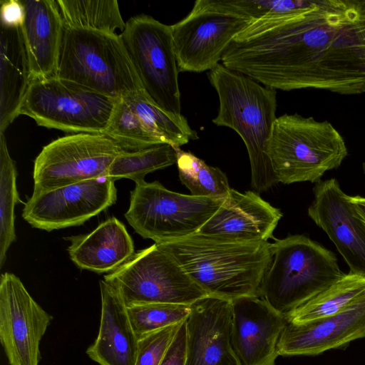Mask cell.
<instances>
[{"mask_svg":"<svg viewBox=\"0 0 365 365\" xmlns=\"http://www.w3.org/2000/svg\"><path fill=\"white\" fill-rule=\"evenodd\" d=\"M222 63L266 87L365 94V0H312L238 34Z\"/></svg>","mask_w":365,"mask_h":365,"instance_id":"obj_1","label":"cell"},{"mask_svg":"<svg viewBox=\"0 0 365 365\" xmlns=\"http://www.w3.org/2000/svg\"><path fill=\"white\" fill-rule=\"evenodd\" d=\"M156 244L208 295L230 300L258 296L272 262L267 241L235 240L197 232Z\"/></svg>","mask_w":365,"mask_h":365,"instance_id":"obj_2","label":"cell"},{"mask_svg":"<svg viewBox=\"0 0 365 365\" xmlns=\"http://www.w3.org/2000/svg\"><path fill=\"white\" fill-rule=\"evenodd\" d=\"M219 98L212 123L234 130L244 141L251 166V185L264 192L279 183L269 156L277 118L276 90L226 68L222 63L207 74Z\"/></svg>","mask_w":365,"mask_h":365,"instance_id":"obj_3","label":"cell"},{"mask_svg":"<svg viewBox=\"0 0 365 365\" xmlns=\"http://www.w3.org/2000/svg\"><path fill=\"white\" fill-rule=\"evenodd\" d=\"M270 250L258 297L286 317L344 274L333 252L304 235L275 240Z\"/></svg>","mask_w":365,"mask_h":365,"instance_id":"obj_4","label":"cell"},{"mask_svg":"<svg viewBox=\"0 0 365 365\" xmlns=\"http://www.w3.org/2000/svg\"><path fill=\"white\" fill-rule=\"evenodd\" d=\"M348 155L345 140L327 120L299 114L277 117L269 141V156L279 182H318L338 168Z\"/></svg>","mask_w":365,"mask_h":365,"instance_id":"obj_5","label":"cell"},{"mask_svg":"<svg viewBox=\"0 0 365 365\" xmlns=\"http://www.w3.org/2000/svg\"><path fill=\"white\" fill-rule=\"evenodd\" d=\"M56 76L115 99L143 90L117 34L64 27Z\"/></svg>","mask_w":365,"mask_h":365,"instance_id":"obj_6","label":"cell"},{"mask_svg":"<svg viewBox=\"0 0 365 365\" xmlns=\"http://www.w3.org/2000/svg\"><path fill=\"white\" fill-rule=\"evenodd\" d=\"M224 200L181 194L144 180L131 191L125 217L135 232L159 243L197 233Z\"/></svg>","mask_w":365,"mask_h":365,"instance_id":"obj_7","label":"cell"},{"mask_svg":"<svg viewBox=\"0 0 365 365\" xmlns=\"http://www.w3.org/2000/svg\"><path fill=\"white\" fill-rule=\"evenodd\" d=\"M117 99L53 76L31 81L20 114L43 127L75 133H103Z\"/></svg>","mask_w":365,"mask_h":365,"instance_id":"obj_8","label":"cell"},{"mask_svg":"<svg viewBox=\"0 0 365 365\" xmlns=\"http://www.w3.org/2000/svg\"><path fill=\"white\" fill-rule=\"evenodd\" d=\"M252 21L230 0L195 1L188 15L171 25L179 72L212 70Z\"/></svg>","mask_w":365,"mask_h":365,"instance_id":"obj_9","label":"cell"},{"mask_svg":"<svg viewBox=\"0 0 365 365\" xmlns=\"http://www.w3.org/2000/svg\"><path fill=\"white\" fill-rule=\"evenodd\" d=\"M127 307L147 304L191 305L208 294L156 243L138 250L104 279Z\"/></svg>","mask_w":365,"mask_h":365,"instance_id":"obj_10","label":"cell"},{"mask_svg":"<svg viewBox=\"0 0 365 365\" xmlns=\"http://www.w3.org/2000/svg\"><path fill=\"white\" fill-rule=\"evenodd\" d=\"M120 37L145 95L162 110L181 115L179 70L171 26L141 14L128 20Z\"/></svg>","mask_w":365,"mask_h":365,"instance_id":"obj_11","label":"cell"},{"mask_svg":"<svg viewBox=\"0 0 365 365\" xmlns=\"http://www.w3.org/2000/svg\"><path fill=\"white\" fill-rule=\"evenodd\" d=\"M123 148L103 133H75L43 148L34 161V192L108 177V169Z\"/></svg>","mask_w":365,"mask_h":365,"instance_id":"obj_12","label":"cell"},{"mask_svg":"<svg viewBox=\"0 0 365 365\" xmlns=\"http://www.w3.org/2000/svg\"><path fill=\"white\" fill-rule=\"evenodd\" d=\"M116 198L114 180L91 179L33 192L24 205L22 217L32 227L48 232L79 226L110 207Z\"/></svg>","mask_w":365,"mask_h":365,"instance_id":"obj_13","label":"cell"},{"mask_svg":"<svg viewBox=\"0 0 365 365\" xmlns=\"http://www.w3.org/2000/svg\"><path fill=\"white\" fill-rule=\"evenodd\" d=\"M53 320L14 274L0 278V341L9 365H39L41 341Z\"/></svg>","mask_w":365,"mask_h":365,"instance_id":"obj_14","label":"cell"},{"mask_svg":"<svg viewBox=\"0 0 365 365\" xmlns=\"http://www.w3.org/2000/svg\"><path fill=\"white\" fill-rule=\"evenodd\" d=\"M313 193L309 217L332 241L349 273L365 277V223L356 215L350 195L334 178L317 182Z\"/></svg>","mask_w":365,"mask_h":365,"instance_id":"obj_15","label":"cell"},{"mask_svg":"<svg viewBox=\"0 0 365 365\" xmlns=\"http://www.w3.org/2000/svg\"><path fill=\"white\" fill-rule=\"evenodd\" d=\"M231 303V343L240 365H274L287 318L258 296Z\"/></svg>","mask_w":365,"mask_h":365,"instance_id":"obj_16","label":"cell"},{"mask_svg":"<svg viewBox=\"0 0 365 365\" xmlns=\"http://www.w3.org/2000/svg\"><path fill=\"white\" fill-rule=\"evenodd\" d=\"M190 308L185 365H240L231 343V300L207 295Z\"/></svg>","mask_w":365,"mask_h":365,"instance_id":"obj_17","label":"cell"},{"mask_svg":"<svg viewBox=\"0 0 365 365\" xmlns=\"http://www.w3.org/2000/svg\"><path fill=\"white\" fill-rule=\"evenodd\" d=\"M364 337L365 293L332 316L302 324L288 322L278 343V354L317 355Z\"/></svg>","mask_w":365,"mask_h":365,"instance_id":"obj_18","label":"cell"},{"mask_svg":"<svg viewBox=\"0 0 365 365\" xmlns=\"http://www.w3.org/2000/svg\"><path fill=\"white\" fill-rule=\"evenodd\" d=\"M282 217L253 191L231 188L229 195L198 233L230 240L267 241Z\"/></svg>","mask_w":365,"mask_h":365,"instance_id":"obj_19","label":"cell"},{"mask_svg":"<svg viewBox=\"0 0 365 365\" xmlns=\"http://www.w3.org/2000/svg\"><path fill=\"white\" fill-rule=\"evenodd\" d=\"M21 1L25 11L21 33L31 81L56 76L64 31L57 1Z\"/></svg>","mask_w":365,"mask_h":365,"instance_id":"obj_20","label":"cell"},{"mask_svg":"<svg viewBox=\"0 0 365 365\" xmlns=\"http://www.w3.org/2000/svg\"><path fill=\"white\" fill-rule=\"evenodd\" d=\"M101 310L97 337L88 347V357L99 365H135L138 338L121 296L101 280Z\"/></svg>","mask_w":365,"mask_h":365,"instance_id":"obj_21","label":"cell"},{"mask_svg":"<svg viewBox=\"0 0 365 365\" xmlns=\"http://www.w3.org/2000/svg\"><path fill=\"white\" fill-rule=\"evenodd\" d=\"M64 239L70 242L68 252L71 261L78 268L98 274L115 271L135 253L133 239L115 217L90 233Z\"/></svg>","mask_w":365,"mask_h":365,"instance_id":"obj_22","label":"cell"},{"mask_svg":"<svg viewBox=\"0 0 365 365\" xmlns=\"http://www.w3.org/2000/svg\"><path fill=\"white\" fill-rule=\"evenodd\" d=\"M0 47V133H4L20 115L31 82L21 26L1 25Z\"/></svg>","mask_w":365,"mask_h":365,"instance_id":"obj_23","label":"cell"},{"mask_svg":"<svg viewBox=\"0 0 365 365\" xmlns=\"http://www.w3.org/2000/svg\"><path fill=\"white\" fill-rule=\"evenodd\" d=\"M365 293V277L344 274L339 280L294 309L288 322L302 324L332 316Z\"/></svg>","mask_w":365,"mask_h":365,"instance_id":"obj_24","label":"cell"},{"mask_svg":"<svg viewBox=\"0 0 365 365\" xmlns=\"http://www.w3.org/2000/svg\"><path fill=\"white\" fill-rule=\"evenodd\" d=\"M124 98L147 130L163 144L180 148L190 140L198 138L197 132L190 128L182 114L177 115L162 110L151 101L143 90Z\"/></svg>","mask_w":365,"mask_h":365,"instance_id":"obj_25","label":"cell"},{"mask_svg":"<svg viewBox=\"0 0 365 365\" xmlns=\"http://www.w3.org/2000/svg\"><path fill=\"white\" fill-rule=\"evenodd\" d=\"M64 27L116 34L124 30L116 0H57Z\"/></svg>","mask_w":365,"mask_h":365,"instance_id":"obj_26","label":"cell"},{"mask_svg":"<svg viewBox=\"0 0 365 365\" xmlns=\"http://www.w3.org/2000/svg\"><path fill=\"white\" fill-rule=\"evenodd\" d=\"M177 166L181 182L192 195L225 199L230 193L226 175L218 168L207 165L192 153L175 148Z\"/></svg>","mask_w":365,"mask_h":365,"instance_id":"obj_27","label":"cell"},{"mask_svg":"<svg viewBox=\"0 0 365 365\" xmlns=\"http://www.w3.org/2000/svg\"><path fill=\"white\" fill-rule=\"evenodd\" d=\"M17 170L11 159L4 133H0V267L6 252L16 240L14 208L21 201L16 185Z\"/></svg>","mask_w":365,"mask_h":365,"instance_id":"obj_28","label":"cell"},{"mask_svg":"<svg viewBox=\"0 0 365 365\" xmlns=\"http://www.w3.org/2000/svg\"><path fill=\"white\" fill-rule=\"evenodd\" d=\"M177 163L175 148L159 144L137 151H123L111 163L107 176L114 180L128 178L135 183L144 181L152 172Z\"/></svg>","mask_w":365,"mask_h":365,"instance_id":"obj_29","label":"cell"},{"mask_svg":"<svg viewBox=\"0 0 365 365\" xmlns=\"http://www.w3.org/2000/svg\"><path fill=\"white\" fill-rule=\"evenodd\" d=\"M125 151H137L163 144L145 127L126 99H117L103 133Z\"/></svg>","mask_w":365,"mask_h":365,"instance_id":"obj_30","label":"cell"},{"mask_svg":"<svg viewBox=\"0 0 365 365\" xmlns=\"http://www.w3.org/2000/svg\"><path fill=\"white\" fill-rule=\"evenodd\" d=\"M128 316L139 339L142 336L186 320L190 305L176 304H147L127 307Z\"/></svg>","mask_w":365,"mask_h":365,"instance_id":"obj_31","label":"cell"},{"mask_svg":"<svg viewBox=\"0 0 365 365\" xmlns=\"http://www.w3.org/2000/svg\"><path fill=\"white\" fill-rule=\"evenodd\" d=\"M181 324L170 325L140 337L135 365H160Z\"/></svg>","mask_w":365,"mask_h":365,"instance_id":"obj_32","label":"cell"},{"mask_svg":"<svg viewBox=\"0 0 365 365\" xmlns=\"http://www.w3.org/2000/svg\"><path fill=\"white\" fill-rule=\"evenodd\" d=\"M230 2L253 20L279 16L308 8L312 0H230Z\"/></svg>","mask_w":365,"mask_h":365,"instance_id":"obj_33","label":"cell"},{"mask_svg":"<svg viewBox=\"0 0 365 365\" xmlns=\"http://www.w3.org/2000/svg\"><path fill=\"white\" fill-rule=\"evenodd\" d=\"M187 354L186 320L182 322L160 365H185Z\"/></svg>","mask_w":365,"mask_h":365,"instance_id":"obj_34","label":"cell"},{"mask_svg":"<svg viewBox=\"0 0 365 365\" xmlns=\"http://www.w3.org/2000/svg\"><path fill=\"white\" fill-rule=\"evenodd\" d=\"M1 3V25L5 26H21L25 11L21 0H8Z\"/></svg>","mask_w":365,"mask_h":365,"instance_id":"obj_35","label":"cell"},{"mask_svg":"<svg viewBox=\"0 0 365 365\" xmlns=\"http://www.w3.org/2000/svg\"><path fill=\"white\" fill-rule=\"evenodd\" d=\"M356 215L365 223V197L350 196Z\"/></svg>","mask_w":365,"mask_h":365,"instance_id":"obj_36","label":"cell"},{"mask_svg":"<svg viewBox=\"0 0 365 365\" xmlns=\"http://www.w3.org/2000/svg\"><path fill=\"white\" fill-rule=\"evenodd\" d=\"M363 170H364V173H365V162L363 163Z\"/></svg>","mask_w":365,"mask_h":365,"instance_id":"obj_37","label":"cell"}]
</instances>
